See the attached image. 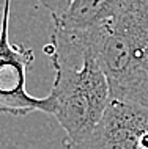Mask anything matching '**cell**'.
I'll list each match as a JSON object with an SVG mask.
<instances>
[{
    "label": "cell",
    "instance_id": "cell-6",
    "mask_svg": "<svg viewBox=\"0 0 148 149\" xmlns=\"http://www.w3.org/2000/svg\"><path fill=\"white\" fill-rule=\"evenodd\" d=\"M39 2L51 13L52 21H58L66 14V11L76 0H39Z\"/></svg>",
    "mask_w": 148,
    "mask_h": 149
},
{
    "label": "cell",
    "instance_id": "cell-4",
    "mask_svg": "<svg viewBox=\"0 0 148 149\" xmlns=\"http://www.w3.org/2000/svg\"><path fill=\"white\" fill-rule=\"evenodd\" d=\"M65 149H148V108L112 99L98 126Z\"/></svg>",
    "mask_w": 148,
    "mask_h": 149
},
{
    "label": "cell",
    "instance_id": "cell-3",
    "mask_svg": "<svg viewBox=\"0 0 148 149\" xmlns=\"http://www.w3.org/2000/svg\"><path fill=\"white\" fill-rule=\"evenodd\" d=\"M11 0H3L0 21V113L25 116L32 111L54 115L52 96L35 97L27 91V71L33 63V50L10 41Z\"/></svg>",
    "mask_w": 148,
    "mask_h": 149
},
{
    "label": "cell",
    "instance_id": "cell-2",
    "mask_svg": "<svg viewBox=\"0 0 148 149\" xmlns=\"http://www.w3.org/2000/svg\"><path fill=\"white\" fill-rule=\"evenodd\" d=\"M55 77L49 94L54 99V116L66 132V140L76 141L88 135L106 113L112 96L104 71L93 55L81 66L54 64Z\"/></svg>",
    "mask_w": 148,
    "mask_h": 149
},
{
    "label": "cell",
    "instance_id": "cell-1",
    "mask_svg": "<svg viewBox=\"0 0 148 149\" xmlns=\"http://www.w3.org/2000/svg\"><path fill=\"white\" fill-rule=\"evenodd\" d=\"M112 99L148 108V0H137L112 21L85 29Z\"/></svg>",
    "mask_w": 148,
    "mask_h": 149
},
{
    "label": "cell",
    "instance_id": "cell-5",
    "mask_svg": "<svg viewBox=\"0 0 148 149\" xmlns=\"http://www.w3.org/2000/svg\"><path fill=\"white\" fill-rule=\"evenodd\" d=\"M135 2L137 0H76L62 19L54 21V25L79 30L95 29L112 21Z\"/></svg>",
    "mask_w": 148,
    "mask_h": 149
}]
</instances>
